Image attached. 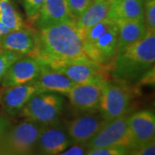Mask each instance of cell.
I'll use <instances>...</instances> for the list:
<instances>
[{
  "label": "cell",
  "instance_id": "obj_11",
  "mask_svg": "<svg viewBox=\"0 0 155 155\" xmlns=\"http://www.w3.org/2000/svg\"><path fill=\"white\" fill-rule=\"evenodd\" d=\"M105 81L75 84L67 95L71 104L83 112L98 110L102 89Z\"/></svg>",
  "mask_w": 155,
  "mask_h": 155
},
{
  "label": "cell",
  "instance_id": "obj_22",
  "mask_svg": "<svg viewBox=\"0 0 155 155\" xmlns=\"http://www.w3.org/2000/svg\"><path fill=\"white\" fill-rule=\"evenodd\" d=\"M143 20L147 31L155 32V0H144Z\"/></svg>",
  "mask_w": 155,
  "mask_h": 155
},
{
  "label": "cell",
  "instance_id": "obj_33",
  "mask_svg": "<svg viewBox=\"0 0 155 155\" xmlns=\"http://www.w3.org/2000/svg\"><path fill=\"white\" fill-rule=\"evenodd\" d=\"M3 48H2V46H1V43H0V52H1V51H3Z\"/></svg>",
  "mask_w": 155,
  "mask_h": 155
},
{
  "label": "cell",
  "instance_id": "obj_26",
  "mask_svg": "<svg viewBox=\"0 0 155 155\" xmlns=\"http://www.w3.org/2000/svg\"><path fill=\"white\" fill-rule=\"evenodd\" d=\"M128 150L120 147H95L86 151L84 155H126Z\"/></svg>",
  "mask_w": 155,
  "mask_h": 155
},
{
  "label": "cell",
  "instance_id": "obj_19",
  "mask_svg": "<svg viewBox=\"0 0 155 155\" xmlns=\"http://www.w3.org/2000/svg\"><path fill=\"white\" fill-rule=\"evenodd\" d=\"M144 17V0H117L110 5L108 18L140 20Z\"/></svg>",
  "mask_w": 155,
  "mask_h": 155
},
{
  "label": "cell",
  "instance_id": "obj_17",
  "mask_svg": "<svg viewBox=\"0 0 155 155\" xmlns=\"http://www.w3.org/2000/svg\"><path fill=\"white\" fill-rule=\"evenodd\" d=\"M70 20L74 19L69 11L67 0H44L35 23L39 29Z\"/></svg>",
  "mask_w": 155,
  "mask_h": 155
},
{
  "label": "cell",
  "instance_id": "obj_13",
  "mask_svg": "<svg viewBox=\"0 0 155 155\" xmlns=\"http://www.w3.org/2000/svg\"><path fill=\"white\" fill-rule=\"evenodd\" d=\"M72 145L66 127L59 122L44 126L36 147L41 155H54L65 151Z\"/></svg>",
  "mask_w": 155,
  "mask_h": 155
},
{
  "label": "cell",
  "instance_id": "obj_5",
  "mask_svg": "<svg viewBox=\"0 0 155 155\" xmlns=\"http://www.w3.org/2000/svg\"><path fill=\"white\" fill-rule=\"evenodd\" d=\"M44 125L26 120L8 129L0 145L14 155H32Z\"/></svg>",
  "mask_w": 155,
  "mask_h": 155
},
{
  "label": "cell",
  "instance_id": "obj_6",
  "mask_svg": "<svg viewBox=\"0 0 155 155\" xmlns=\"http://www.w3.org/2000/svg\"><path fill=\"white\" fill-rule=\"evenodd\" d=\"M105 147L133 149V139L128 127L127 115L106 122L86 146L87 149Z\"/></svg>",
  "mask_w": 155,
  "mask_h": 155
},
{
  "label": "cell",
  "instance_id": "obj_24",
  "mask_svg": "<svg viewBox=\"0 0 155 155\" xmlns=\"http://www.w3.org/2000/svg\"><path fill=\"white\" fill-rule=\"evenodd\" d=\"M21 57L22 56L17 53L7 50H3L0 52V80H2L6 71L11 67V64Z\"/></svg>",
  "mask_w": 155,
  "mask_h": 155
},
{
  "label": "cell",
  "instance_id": "obj_31",
  "mask_svg": "<svg viewBox=\"0 0 155 155\" xmlns=\"http://www.w3.org/2000/svg\"><path fill=\"white\" fill-rule=\"evenodd\" d=\"M0 155H14L13 153H11L10 151H8L5 149L3 146L0 145Z\"/></svg>",
  "mask_w": 155,
  "mask_h": 155
},
{
  "label": "cell",
  "instance_id": "obj_16",
  "mask_svg": "<svg viewBox=\"0 0 155 155\" xmlns=\"http://www.w3.org/2000/svg\"><path fill=\"white\" fill-rule=\"evenodd\" d=\"M37 92L40 91L34 81L5 88L3 96L4 109L9 115L17 116L31 97Z\"/></svg>",
  "mask_w": 155,
  "mask_h": 155
},
{
  "label": "cell",
  "instance_id": "obj_3",
  "mask_svg": "<svg viewBox=\"0 0 155 155\" xmlns=\"http://www.w3.org/2000/svg\"><path fill=\"white\" fill-rule=\"evenodd\" d=\"M84 53L90 61L111 70L118 48V27L116 21L106 18L83 35Z\"/></svg>",
  "mask_w": 155,
  "mask_h": 155
},
{
  "label": "cell",
  "instance_id": "obj_27",
  "mask_svg": "<svg viewBox=\"0 0 155 155\" xmlns=\"http://www.w3.org/2000/svg\"><path fill=\"white\" fill-rule=\"evenodd\" d=\"M126 155H155V140L144 146L128 150Z\"/></svg>",
  "mask_w": 155,
  "mask_h": 155
},
{
  "label": "cell",
  "instance_id": "obj_21",
  "mask_svg": "<svg viewBox=\"0 0 155 155\" xmlns=\"http://www.w3.org/2000/svg\"><path fill=\"white\" fill-rule=\"evenodd\" d=\"M0 22L11 31L19 30L25 27L22 17L10 0H0Z\"/></svg>",
  "mask_w": 155,
  "mask_h": 155
},
{
  "label": "cell",
  "instance_id": "obj_32",
  "mask_svg": "<svg viewBox=\"0 0 155 155\" xmlns=\"http://www.w3.org/2000/svg\"><path fill=\"white\" fill-rule=\"evenodd\" d=\"M99 1H102V2L107 3V4H109V5H111V4H113L114 2H116L117 0H99Z\"/></svg>",
  "mask_w": 155,
  "mask_h": 155
},
{
  "label": "cell",
  "instance_id": "obj_9",
  "mask_svg": "<svg viewBox=\"0 0 155 155\" xmlns=\"http://www.w3.org/2000/svg\"><path fill=\"white\" fill-rule=\"evenodd\" d=\"M52 68L62 72L75 84L107 80L105 72L108 70L90 60L68 61Z\"/></svg>",
  "mask_w": 155,
  "mask_h": 155
},
{
  "label": "cell",
  "instance_id": "obj_8",
  "mask_svg": "<svg viewBox=\"0 0 155 155\" xmlns=\"http://www.w3.org/2000/svg\"><path fill=\"white\" fill-rule=\"evenodd\" d=\"M106 122L98 110L83 112L67 122L66 129L72 145L87 146Z\"/></svg>",
  "mask_w": 155,
  "mask_h": 155
},
{
  "label": "cell",
  "instance_id": "obj_30",
  "mask_svg": "<svg viewBox=\"0 0 155 155\" xmlns=\"http://www.w3.org/2000/svg\"><path fill=\"white\" fill-rule=\"evenodd\" d=\"M11 32V29H9V28L5 27L2 22H0V37H2L3 35H5L6 34L10 33Z\"/></svg>",
  "mask_w": 155,
  "mask_h": 155
},
{
  "label": "cell",
  "instance_id": "obj_1",
  "mask_svg": "<svg viewBox=\"0 0 155 155\" xmlns=\"http://www.w3.org/2000/svg\"><path fill=\"white\" fill-rule=\"evenodd\" d=\"M37 36V59L50 67L68 61L89 60L84 53L83 35L75 20L39 28Z\"/></svg>",
  "mask_w": 155,
  "mask_h": 155
},
{
  "label": "cell",
  "instance_id": "obj_14",
  "mask_svg": "<svg viewBox=\"0 0 155 155\" xmlns=\"http://www.w3.org/2000/svg\"><path fill=\"white\" fill-rule=\"evenodd\" d=\"M134 148L147 144L155 140V116L151 110L138 111L127 116Z\"/></svg>",
  "mask_w": 155,
  "mask_h": 155
},
{
  "label": "cell",
  "instance_id": "obj_25",
  "mask_svg": "<svg viewBox=\"0 0 155 155\" xmlns=\"http://www.w3.org/2000/svg\"><path fill=\"white\" fill-rule=\"evenodd\" d=\"M43 3L44 0H22L25 14L30 21L35 22Z\"/></svg>",
  "mask_w": 155,
  "mask_h": 155
},
{
  "label": "cell",
  "instance_id": "obj_23",
  "mask_svg": "<svg viewBox=\"0 0 155 155\" xmlns=\"http://www.w3.org/2000/svg\"><path fill=\"white\" fill-rule=\"evenodd\" d=\"M92 2L93 0H67V6L72 18L76 21Z\"/></svg>",
  "mask_w": 155,
  "mask_h": 155
},
{
  "label": "cell",
  "instance_id": "obj_28",
  "mask_svg": "<svg viewBox=\"0 0 155 155\" xmlns=\"http://www.w3.org/2000/svg\"><path fill=\"white\" fill-rule=\"evenodd\" d=\"M86 148V146L73 144L71 147H68L65 151L54 155H84L87 151Z\"/></svg>",
  "mask_w": 155,
  "mask_h": 155
},
{
  "label": "cell",
  "instance_id": "obj_18",
  "mask_svg": "<svg viewBox=\"0 0 155 155\" xmlns=\"http://www.w3.org/2000/svg\"><path fill=\"white\" fill-rule=\"evenodd\" d=\"M118 27V50L125 48L140 41L147 33L144 20H115Z\"/></svg>",
  "mask_w": 155,
  "mask_h": 155
},
{
  "label": "cell",
  "instance_id": "obj_15",
  "mask_svg": "<svg viewBox=\"0 0 155 155\" xmlns=\"http://www.w3.org/2000/svg\"><path fill=\"white\" fill-rule=\"evenodd\" d=\"M40 92H53L67 96L75 83L62 72L41 63L37 78L34 80Z\"/></svg>",
  "mask_w": 155,
  "mask_h": 155
},
{
  "label": "cell",
  "instance_id": "obj_20",
  "mask_svg": "<svg viewBox=\"0 0 155 155\" xmlns=\"http://www.w3.org/2000/svg\"><path fill=\"white\" fill-rule=\"evenodd\" d=\"M110 5L99 0H93L91 5L76 20V24L83 35L88 29L108 18Z\"/></svg>",
  "mask_w": 155,
  "mask_h": 155
},
{
  "label": "cell",
  "instance_id": "obj_10",
  "mask_svg": "<svg viewBox=\"0 0 155 155\" xmlns=\"http://www.w3.org/2000/svg\"><path fill=\"white\" fill-rule=\"evenodd\" d=\"M0 43L4 50L37 59L38 36L37 30L34 28L24 27L19 30L11 31L0 37Z\"/></svg>",
  "mask_w": 155,
  "mask_h": 155
},
{
  "label": "cell",
  "instance_id": "obj_12",
  "mask_svg": "<svg viewBox=\"0 0 155 155\" xmlns=\"http://www.w3.org/2000/svg\"><path fill=\"white\" fill-rule=\"evenodd\" d=\"M41 67V62L36 58L22 56L12 63L2 78V86L9 88L18 84L34 81Z\"/></svg>",
  "mask_w": 155,
  "mask_h": 155
},
{
  "label": "cell",
  "instance_id": "obj_29",
  "mask_svg": "<svg viewBox=\"0 0 155 155\" xmlns=\"http://www.w3.org/2000/svg\"><path fill=\"white\" fill-rule=\"evenodd\" d=\"M10 125H11V123L7 118L0 116V141L4 138L5 134L8 131V129L10 128Z\"/></svg>",
  "mask_w": 155,
  "mask_h": 155
},
{
  "label": "cell",
  "instance_id": "obj_7",
  "mask_svg": "<svg viewBox=\"0 0 155 155\" xmlns=\"http://www.w3.org/2000/svg\"><path fill=\"white\" fill-rule=\"evenodd\" d=\"M131 92L123 84L105 81L102 89L98 111L107 122L126 116L130 107Z\"/></svg>",
  "mask_w": 155,
  "mask_h": 155
},
{
  "label": "cell",
  "instance_id": "obj_2",
  "mask_svg": "<svg viewBox=\"0 0 155 155\" xmlns=\"http://www.w3.org/2000/svg\"><path fill=\"white\" fill-rule=\"evenodd\" d=\"M154 61L155 32L147 31L140 41L116 52L111 71L117 79L134 82L153 68Z\"/></svg>",
  "mask_w": 155,
  "mask_h": 155
},
{
  "label": "cell",
  "instance_id": "obj_4",
  "mask_svg": "<svg viewBox=\"0 0 155 155\" xmlns=\"http://www.w3.org/2000/svg\"><path fill=\"white\" fill-rule=\"evenodd\" d=\"M64 99L57 93L37 92L22 108L20 116L44 126L60 122Z\"/></svg>",
  "mask_w": 155,
  "mask_h": 155
}]
</instances>
